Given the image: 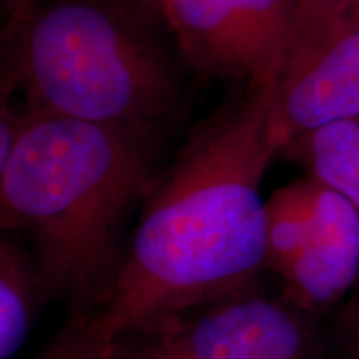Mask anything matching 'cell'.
Instances as JSON below:
<instances>
[{
	"mask_svg": "<svg viewBox=\"0 0 359 359\" xmlns=\"http://www.w3.org/2000/svg\"><path fill=\"white\" fill-rule=\"evenodd\" d=\"M273 79L191 138L150 193L110 298L95 313L107 341L147 331L250 290L266 271L264 173L280 155Z\"/></svg>",
	"mask_w": 359,
	"mask_h": 359,
	"instance_id": "obj_1",
	"label": "cell"
},
{
	"mask_svg": "<svg viewBox=\"0 0 359 359\" xmlns=\"http://www.w3.org/2000/svg\"><path fill=\"white\" fill-rule=\"evenodd\" d=\"M24 114L0 161L2 231L22 238L47 296L98 313L122 264L127 215L154 191L147 130Z\"/></svg>",
	"mask_w": 359,
	"mask_h": 359,
	"instance_id": "obj_2",
	"label": "cell"
},
{
	"mask_svg": "<svg viewBox=\"0 0 359 359\" xmlns=\"http://www.w3.org/2000/svg\"><path fill=\"white\" fill-rule=\"evenodd\" d=\"M4 92L25 110L77 122L150 128L172 110L175 79L160 47L110 0H52L17 8Z\"/></svg>",
	"mask_w": 359,
	"mask_h": 359,
	"instance_id": "obj_3",
	"label": "cell"
},
{
	"mask_svg": "<svg viewBox=\"0 0 359 359\" xmlns=\"http://www.w3.org/2000/svg\"><path fill=\"white\" fill-rule=\"evenodd\" d=\"M359 116V27L339 0H299L273 77L280 155L327 125Z\"/></svg>",
	"mask_w": 359,
	"mask_h": 359,
	"instance_id": "obj_4",
	"label": "cell"
},
{
	"mask_svg": "<svg viewBox=\"0 0 359 359\" xmlns=\"http://www.w3.org/2000/svg\"><path fill=\"white\" fill-rule=\"evenodd\" d=\"M299 0H167L180 50L203 74L264 83L275 77Z\"/></svg>",
	"mask_w": 359,
	"mask_h": 359,
	"instance_id": "obj_5",
	"label": "cell"
},
{
	"mask_svg": "<svg viewBox=\"0 0 359 359\" xmlns=\"http://www.w3.org/2000/svg\"><path fill=\"white\" fill-rule=\"evenodd\" d=\"M311 318L288 299L250 288L158 327L187 359H314L325 343Z\"/></svg>",
	"mask_w": 359,
	"mask_h": 359,
	"instance_id": "obj_6",
	"label": "cell"
},
{
	"mask_svg": "<svg viewBox=\"0 0 359 359\" xmlns=\"http://www.w3.org/2000/svg\"><path fill=\"white\" fill-rule=\"evenodd\" d=\"M285 299L316 316L359 281V210L314 180L309 210L271 266Z\"/></svg>",
	"mask_w": 359,
	"mask_h": 359,
	"instance_id": "obj_7",
	"label": "cell"
},
{
	"mask_svg": "<svg viewBox=\"0 0 359 359\" xmlns=\"http://www.w3.org/2000/svg\"><path fill=\"white\" fill-rule=\"evenodd\" d=\"M47 298L30 251L12 233L0 240V359L24 346L39 304Z\"/></svg>",
	"mask_w": 359,
	"mask_h": 359,
	"instance_id": "obj_8",
	"label": "cell"
},
{
	"mask_svg": "<svg viewBox=\"0 0 359 359\" xmlns=\"http://www.w3.org/2000/svg\"><path fill=\"white\" fill-rule=\"evenodd\" d=\"M281 155L359 210V116L304 135Z\"/></svg>",
	"mask_w": 359,
	"mask_h": 359,
	"instance_id": "obj_9",
	"label": "cell"
},
{
	"mask_svg": "<svg viewBox=\"0 0 359 359\" xmlns=\"http://www.w3.org/2000/svg\"><path fill=\"white\" fill-rule=\"evenodd\" d=\"M110 341L98 333L95 313L72 311L50 343L35 359H105Z\"/></svg>",
	"mask_w": 359,
	"mask_h": 359,
	"instance_id": "obj_10",
	"label": "cell"
},
{
	"mask_svg": "<svg viewBox=\"0 0 359 359\" xmlns=\"http://www.w3.org/2000/svg\"><path fill=\"white\" fill-rule=\"evenodd\" d=\"M105 359H187L165 327L133 331L110 341Z\"/></svg>",
	"mask_w": 359,
	"mask_h": 359,
	"instance_id": "obj_11",
	"label": "cell"
},
{
	"mask_svg": "<svg viewBox=\"0 0 359 359\" xmlns=\"http://www.w3.org/2000/svg\"><path fill=\"white\" fill-rule=\"evenodd\" d=\"M326 348L331 359H359V294L338 314Z\"/></svg>",
	"mask_w": 359,
	"mask_h": 359,
	"instance_id": "obj_12",
	"label": "cell"
},
{
	"mask_svg": "<svg viewBox=\"0 0 359 359\" xmlns=\"http://www.w3.org/2000/svg\"><path fill=\"white\" fill-rule=\"evenodd\" d=\"M128 2H133V4H137V6H142V7H147V8H150V11L163 12V6L167 0H128Z\"/></svg>",
	"mask_w": 359,
	"mask_h": 359,
	"instance_id": "obj_13",
	"label": "cell"
},
{
	"mask_svg": "<svg viewBox=\"0 0 359 359\" xmlns=\"http://www.w3.org/2000/svg\"><path fill=\"white\" fill-rule=\"evenodd\" d=\"M346 11L349 13V17H351V20L359 27V0H353V2H349L346 6Z\"/></svg>",
	"mask_w": 359,
	"mask_h": 359,
	"instance_id": "obj_14",
	"label": "cell"
},
{
	"mask_svg": "<svg viewBox=\"0 0 359 359\" xmlns=\"http://www.w3.org/2000/svg\"><path fill=\"white\" fill-rule=\"evenodd\" d=\"M11 2L13 4V12H15V11H17V8H20V7H24V6H27V4L34 2V0H11Z\"/></svg>",
	"mask_w": 359,
	"mask_h": 359,
	"instance_id": "obj_15",
	"label": "cell"
},
{
	"mask_svg": "<svg viewBox=\"0 0 359 359\" xmlns=\"http://www.w3.org/2000/svg\"><path fill=\"white\" fill-rule=\"evenodd\" d=\"M339 2H341V4H343V6H344V7H346L349 2H353V0H339Z\"/></svg>",
	"mask_w": 359,
	"mask_h": 359,
	"instance_id": "obj_16",
	"label": "cell"
}]
</instances>
